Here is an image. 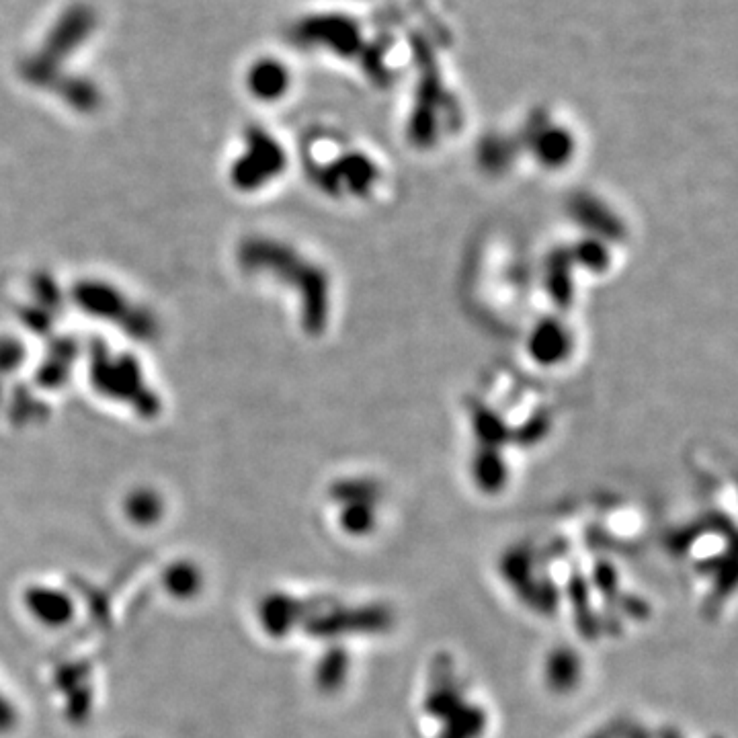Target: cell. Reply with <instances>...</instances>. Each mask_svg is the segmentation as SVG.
<instances>
[{
	"label": "cell",
	"mask_w": 738,
	"mask_h": 738,
	"mask_svg": "<svg viewBox=\"0 0 738 738\" xmlns=\"http://www.w3.org/2000/svg\"><path fill=\"white\" fill-rule=\"evenodd\" d=\"M564 343L566 341H564V333L560 331V326L548 324V326L540 328V331L536 333V337H533L531 347H533V353H536L538 359H542L544 363H552V359L556 355H558V359L562 357Z\"/></svg>",
	"instance_id": "obj_1"
},
{
	"label": "cell",
	"mask_w": 738,
	"mask_h": 738,
	"mask_svg": "<svg viewBox=\"0 0 738 738\" xmlns=\"http://www.w3.org/2000/svg\"><path fill=\"white\" fill-rule=\"evenodd\" d=\"M253 85L263 95H275L277 91L281 93V89L285 85L283 68L277 66V64H273V62H261V64H257V68L253 72Z\"/></svg>",
	"instance_id": "obj_2"
}]
</instances>
